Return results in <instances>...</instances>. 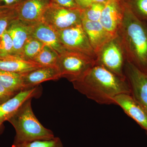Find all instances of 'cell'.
I'll use <instances>...</instances> for the list:
<instances>
[{
	"mask_svg": "<svg viewBox=\"0 0 147 147\" xmlns=\"http://www.w3.org/2000/svg\"><path fill=\"white\" fill-rule=\"evenodd\" d=\"M17 94L7 89L0 84V105L7 101Z\"/></svg>",
	"mask_w": 147,
	"mask_h": 147,
	"instance_id": "cell-26",
	"label": "cell"
},
{
	"mask_svg": "<svg viewBox=\"0 0 147 147\" xmlns=\"http://www.w3.org/2000/svg\"><path fill=\"white\" fill-rule=\"evenodd\" d=\"M117 35L126 60L147 74V22L137 18L125 3L123 19Z\"/></svg>",
	"mask_w": 147,
	"mask_h": 147,
	"instance_id": "cell-2",
	"label": "cell"
},
{
	"mask_svg": "<svg viewBox=\"0 0 147 147\" xmlns=\"http://www.w3.org/2000/svg\"><path fill=\"white\" fill-rule=\"evenodd\" d=\"M33 24L16 19L9 25L7 31L13 41V55L21 57L24 45L32 37V28Z\"/></svg>",
	"mask_w": 147,
	"mask_h": 147,
	"instance_id": "cell-15",
	"label": "cell"
},
{
	"mask_svg": "<svg viewBox=\"0 0 147 147\" xmlns=\"http://www.w3.org/2000/svg\"><path fill=\"white\" fill-rule=\"evenodd\" d=\"M13 55V41L10 35L6 31L0 36V57Z\"/></svg>",
	"mask_w": 147,
	"mask_h": 147,
	"instance_id": "cell-25",
	"label": "cell"
},
{
	"mask_svg": "<svg viewBox=\"0 0 147 147\" xmlns=\"http://www.w3.org/2000/svg\"><path fill=\"white\" fill-rule=\"evenodd\" d=\"M77 5L81 9H84L89 6L92 3V0H75Z\"/></svg>",
	"mask_w": 147,
	"mask_h": 147,
	"instance_id": "cell-29",
	"label": "cell"
},
{
	"mask_svg": "<svg viewBox=\"0 0 147 147\" xmlns=\"http://www.w3.org/2000/svg\"><path fill=\"white\" fill-rule=\"evenodd\" d=\"M43 67L33 61L27 60L20 56L10 55L0 57V70L23 74Z\"/></svg>",
	"mask_w": 147,
	"mask_h": 147,
	"instance_id": "cell-17",
	"label": "cell"
},
{
	"mask_svg": "<svg viewBox=\"0 0 147 147\" xmlns=\"http://www.w3.org/2000/svg\"><path fill=\"white\" fill-rule=\"evenodd\" d=\"M26 0H0V7H14Z\"/></svg>",
	"mask_w": 147,
	"mask_h": 147,
	"instance_id": "cell-28",
	"label": "cell"
},
{
	"mask_svg": "<svg viewBox=\"0 0 147 147\" xmlns=\"http://www.w3.org/2000/svg\"><path fill=\"white\" fill-rule=\"evenodd\" d=\"M109 0H92V3H100L105 4Z\"/></svg>",
	"mask_w": 147,
	"mask_h": 147,
	"instance_id": "cell-30",
	"label": "cell"
},
{
	"mask_svg": "<svg viewBox=\"0 0 147 147\" xmlns=\"http://www.w3.org/2000/svg\"><path fill=\"white\" fill-rule=\"evenodd\" d=\"M81 9H69L51 2L45 9L41 22L55 31L60 30L82 24Z\"/></svg>",
	"mask_w": 147,
	"mask_h": 147,
	"instance_id": "cell-6",
	"label": "cell"
},
{
	"mask_svg": "<svg viewBox=\"0 0 147 147\" xmlns=\"http://www.w3.org/2000/svg\"><path fill=\"white\" fill-rule=\"evenodd\" d=\"M11 147H63L61 140L58 137L50 140H38L32 142L13 144Z\"/></svg>",
	"mask_w": 147,
	"mask_h": 147,
	"instance_id": "cell-22",
	"label": "cell"
},
{
	"mask_svg": "<svg viewBox=\"0 0 147 147\" xmlns=\"http://www.w3.org/2000/svg\"><path fill=\"white\" fill-rule=\"evenodd\" d=\"M72 83L76 90L102 105L114 104L113 99L118 95L131 94L126 78L118 76L98 65H95Z\"/></svg>",
	"mask_w": 147,
	"mask_h": 147,
	"instance_id": "cell-1",
	"label": "cell"
},
{
	"mask_svg": "<svg viewBox=\"0 0 147 147\" xmlns=\"http://www.w3.org/2000/svg\"><path fill=\"white\" fill-rule=\"evenodd\" d=\"M56 31L60 41L66 50L85 54L96 61V54L91 45L82 24Z\"/></svg>",
	"mask_w": 147,
	"mask_h": 147,
	"instance_id": "cell-7",
	"label": "cell"
},
{
	"mask_svg": "<svg viewBox=\"0 0 147 147\" xmlns=\"http://www.w3.org/2000/svg\"><path fill=\"white\" fill-rule=\"evenodd\" d=\"M42 88L38 86L19 92L10 99L0 105V135L4 130V123L13 115L24 102L42 94Z\"/></svg>",
	"mask_w": 147,
	"mask_h": 147,
	"instance_id": "cell-10",
	"label": "cell"
},
{
	"mask_svg": "<svg viewBox=\"0 0 147 147\" xmlns=\"http://www.w3.org/2000/svg\"><path fill=\"white\" fill-rule=\"evenodd\" d=\"M124 0H109L105 4L99 22L113 36L117 35L124 15Z\"/></svg>",
	"mask_w": 147,
	"mask_h": 147,
	"instance_id": "cell-9",
	"label": "cell"
},
{
	"mask_svg": "<svg viewBox=\"0 0 147 147\" xmlns=\"http://www.w3.org/2000/svg\"><path fill=\"white\" fill-rule=\"evenodd\" d=\"M115 105L119 106L124 112L147 131V115L131 94L123 93L114 98Z\"/></svg>",
	"mask_w": 147,
	"mask_h": 147,
	"instance_id": "cell-12",
	"label": "cell"
},
{
	"mask_svg": "<svg viewBox=\"0 0 147 147\" xmlns=\"http://www.w3.org/2000/svg\"><path fill=\"white\" fill-rule=\"evenodd\" d=\"M124 74L131 95L147 115V74L128 61H125Z\"/></svg>",
	"mask_w": 147,
	"mask_h": 147,
	"instance_id": "cell-8",
	"label": "cell"
},
{
	"mask_svg": "<svg viewBox=\"0 0 147 147\" xmlns=\"http://www.w3.org/2000/svg\"><path fill=\"white\" fill-rule=\"evenodd\" d=\"M0 84L16 93L26 90L21 74L0 70Z\"/></svg>",
	"mask_w": 147,
	"mask_h": 147,
	"instance_id": "cell-18",
	"label": "cell"
},
{
	"mask_svg": "<svg viewBox=\"0 0 147 147\" xmlns=\"http://www.w3.org/2000/svg\"><path fill=\"white\" fill-rule=\"evenodd\" d=\"M96 61L88 55L67 50L59 55L57 65L61 78H66L72 83L96 65Z\"/></svg>",
	"mask_w": 147,
	"mask_h": 147,
	"instance_id": "cell-4",
	"label": "cell"
},
{
	"mask_svg": "<svg viewBox=\"0 0 147 147\" xmlns=\"http://www.w3.org/2000/svg\"><path fill=\"white\" fill-rule=\"evenodd\" d=\"M44 45L43 43L37 39L30 38L24 45L21 57L27 60L33 61L41 51Z\"/></svg>",
	"mask_w": 147,
	"mask_h": 147,
	"instance_id": "cell-20",
	"label": "cell"
},
{
	"mask_svg": "<svg viewBox=\"0 0 147 147\" xmlns=\"http://www.w3.org/2000/svg\"><path fill=\"white\" fill-rule=\"evenodd\" d=\"M126 57L118 36L104 45L97 55L96 64L102 66L116 75L126 78L124 66Z\"/></svg>",
	"mask_w": 147,
	"mask_h": 147,
	"instance_id": "cell-5",
	"label": "cell"
},
{
	"mask_svg": "<svg viewBox=\"0 0 147 147\" xmlns=\"http://www.w3.org/2000/svg\"><path fill=\"white\" fill-rule=\"evenodd\" d=\"M51 0H26L14 7L17 19L34 23L40 22Z\"/></svg>",
	"mask_w": 147,
	"mask_h": 147,
	"instance_id": "cell-11",
	"label": "cell"
},
{
	"mask_svg": "<svg viewBox=\"0 0 147 147\" xmlns=\"http://www.w3.org/2000/svg\"><path fill=\"white\" fill-rule=\"evenodd\" d=\"M31 37L53 48L59 55L67 51L60 41L57 31L41 21L33 24Z\"/></svg>",
	"mask_w": 147,
	"mask_h": 147,
	"instance_id": "cell-13",
	"label": "cell"
},
{
	"mask_svg": "<svg viewBox=\"0 0 147 147\" xmlns=\"http://www.w3.org/2000/svg\"><path fill=\"white\" fill-rule=\"evenodd\" d=\"M137 18L147 22V0H124Z\"/></svg>",
	"mask_w": 147,
	"mask_h": 147,
	"instance_id": "cell-21",
	"label": "cell"
},
{
	"mask_svg": "<svg viewBox=\"0 0 147 147\" xmlns=\"http://www.w3.org/2000/svg\"><path fill=\"white\" fill-rule=\"evenodd\" d=\"M21 74L26 89L38 86L43 82L61 78L60 72L57 66L43 67Z\"/></svg>",
	"mask_w": 147,
	"mask_h": 147,
	"instance_id": "cell-16",
	"label": "cell"
},
{
	"mask_svg": "<svg viewBox=\"0 0 147 147\" xmlns=\"http://www.w3.org/2000/svg\"><path fill=\"white\" fill-rule=\"evenodd\" d=\"M82 25L97 57L104 45L115 37L105 30L99 21L82 20Z\"/></svg>",
	"mask_w": 147,
	"mask_h": 147,
	"instance_id": "cell-14",
	"label": "cell"
},
{
	"mask_svg": "<svg viewBox=\"0 0 147 147\" xmlns=\"http://www.w3.org/2000/svg\"><path fill=\"white\" fill-rule=\"evenodd\" d=\"M59 56L57 51L45 45L33 61L43 67L55 66H57Z\"/></svg>",
	"mask_w": 147,
	"mask_h": 147,
	"instance_id": "cell-19",
	"label": "cell"
},
{
	"mask_svg": "<svg viewBox=\"0 0 147 147\" xmlns=\"http://www.w3.org/2000/svg\"><path fill=\"white\" fill-rule=\"evenodd\" d=\"M105 4L92 3L89 6L83 9L82 13V20L92 21H99Z\"/></svg>",
	"mask_w": 147,
	"mask_h": 147,
	"instance_id": "cell-24",
	"label": "cell"
},
{
	"mask_svg": "<svg viewBox=\"0 0 147 147\" xmlns=\"http://www.w3.org/2000/svg\"><path fill=\"white\" fill-rule=\"evenodd\" d=\"M32 100L24 102L7 121L16 131L13 144L50 140L55 137L53 131L43 126L35 115Z\"/></svg>",
	"mask_w": 147,
	"mask_h": 147,
	"instance_id": "cell-3",
	"label": "cell"
},
{
	"mask_svg": "<svg viewBox=\"0 0 147 147\" xmlns=\"http://www.w3.org/2000/svg\"><path fill=\"white\" fill-rule=\"evenodd\" d=\"M16 19L17 18L14 7H0V36Z\"/></svg>",
	"mask_w": 147,
	"mask_h": 147,
	"instance_id": "cell-23",
	"label": "cell"
},
{
	"mask_svg": "<svg viewBox=\"0 0 147 147\" xmlns=\"http://www.w3.org/2000/svg\"><path fill=\"white\" fill-rule=\"evenodd\" d=\"M51 2L65 8H79L76 4L75 0H51Z\"/></svg>",
	"mask_w": 147,
	"mask_h": 147,
	"instance_id": "cell-27",
	"label": "cell"
}]
</instances>
